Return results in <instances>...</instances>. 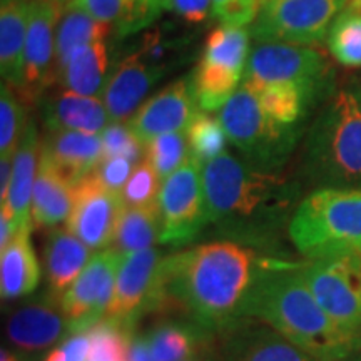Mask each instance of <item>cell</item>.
I'll return each instance as SVG.
<instances>
[{"instance_id":"obj_1","label":"cell","mask_w":361,"mask_h":361,"mask_svg":"<svg viewBox=\"0 0 361 361\" xmlns=\"http://www.w3.org/2000/svg\"><path fill=\"white\" fill-rule=\"evenodd\" d=\"M259 259L236 241H213L164 256L161 306L174 303L204 331H223L239 319Z\"/></svg>"},{"instance_id":"obj_2","label":"cell","mask_w":361,"mask_h":361,"mask_svg":"<svg viewBox=\"0 0 361 361\" xmlns=\"http://www.w3.org/2000/svg\"><path fill=\"white\" fill-rule=\"evenodd\" d=\"M207 224L241 245L273 241L290 226L300 184L223 152L202 168Z\"/></svg>"},{"instance_id":"obj_3","label":"cell","mask_w":361,"mask_h":361,"mask_svg":"<svg viewBox=\"0 0 361 361\" xmlns=\"http://www.w3.org/2000/svg\"><path fill=\"white\" fill-rule=\"evenodd\" d=\"M301 263L261 261L239 319H259L319 361H338L361 350L319 306L300 269Z\"/></svg>"},{"instance_id":"obj_4","label":"cell","mask_w":361,"mask_h":361,"mask_svg":"<svg viewBox=\"0 0 361 361\" xmlns=\"http://www.w3.org/2000/svg\"><path fill=\"white\" fill-rule=\"evenodd\" d=\"M301 176L313 189L361 188V104L338 87L305 134Z\"/></svg>"},{"instance_id":"obj_5","label":"cell","mask_w":361,"mask_h":361,"mask_svg":"<svg viewBox=\"0 0 361 361\" xmlns=\"http://www.w3.org/2000/svg\"><path fill=\"white\" fill-rule=\"evenodd\" d=\"M288 234L306 259L361 255V188L313 189L296 206Z\"/></svg>"},{"instance_id":"obj_6","label":"cell","mask_w":361,"mask_h":361,"mask_svg":"<svg viewBox=\"0 0 361 361\" xmlns=\"http://www.w3.org/2000/svg\"><path fill=\"white\" fill-rule=\"evenodd\" d=\"M219 121L243 159L264 171H281L303 139L271 119L245 84L221 107Z\"/></svg>"},{"instance_id":"obj_7","label":"cell","mask_w":361,"mask_h":361,"mask_svg":"<svg viewBox=\"0 0 361 361\" xmlns=\"http://www.w3.org/2000/svg\"><path fill=\"white\" fill-rule=\"evenodd\" d=\"M251 32L245 27L219 25L207 35L192 72L194 92L201 111H218L241 87L250 57Z\"/></svg>"},{"instance_id":"obj_8","label":"cell","mask_w":361,"mask_h":361,"mask_svg":"<svg viewBox=\"0 0 361 361\" xmlns=\"http://www.w3.org/2000/svg\"><path fill=\"white\" fill-rule=\"evenodd\" d=\"M303 279L319 306L346 335L361 341V255L306 259Z\"/></svg>"},{"instance_id":"obj_9","label":"cell","mask_w":361,"mask_h":361,"mask_svg":"<svg viewBox=\"0 0 361 361\" xmlns=\"http://www.w3.org/2000/svg\"><path fill=\"white\" fill-rule=\"evenodd\" d=\"M348 0H266L251 25L256 42L319 47Z\"/></svg>"},{"instance_id":"obj_10","label":"cell","mask_w":361,"mask_h":361,"mask_svg":"<svg viewBox=\"0 0 361 361\" xmlns=\"http://www.w3.org/2000/svg\"><path fill=\"white\" fill-rule=\"evenodd\" d=\"M200 161L189 156L180 168L162 183L159 192V243L173 247L189 245L207 226L206 196Z\"/></svg>"},{"instance_id":"obj_11","label":"cell","mask_w":361,"mask_h":361,"mask_svg":"<svg viewBox=\"0 0 361 361\" xmlns=\"http://www.w3.org/2000/svg\"><path fill=\"white\" fill-rule=\"evenodd\" d=\"M123 258L124 256L112 247L99 251L61 296V308L67 319L69 336L87 333L106 318Z\"/></svg>"},{"instance_id":"obj_12","label":"cell","mask_w":361,"mask_h":361,"mask_svg":"<svg viewBox=\"0 0 361 361\" xmlns=\"http://www.w3.org/2000/svg\"><path fill=\"white\" fill-rule=\"evenodd\" d=\"M246 80L255 82H336L331 62L316 47L256 42L246 66Z\"/></svg>"},{"instance_id":"obj_13","label":"cell","mask_w":361,"mask_h":361,"mask_svg":"<svg viewBox=\"0 0 361 361\" xmlns=\"http://www.w3.org/2000/svg\"><path fill=\"white\" fill-rule=\"evenodd\" d=\"M162 261L154 247L126 255L104 319L134 328L146 311L159 308Z\"/></svg>"},{"instance_id":"obj_14","label":"cell","mask_w":361,"mask_h":361,"mask_svg":"<svg viewBox=\"0 0 361 361\" xmlns=\"http://www.w3.org/2000/svg\"><path fill=\"white\" fill-rule=\"evenodd\" d=\"M62 12L64 7L56 0H30L24 87L19 94L25 106L39 102L56 82V34Z\"/></svg>"},{"instance_id":"obj_15","label":"cell","mask_w":361,"mask_h":361,"mask_svg":"<svg viewBox=\"0 0 361 361\" xmlns=\"http://www.w3.org/2000/svg\"><path fill=\"white\" fill-rule=\"evenodd\" d=\"M123 196L99 184L92 174L74 188V204L67 229L90 250H106L114 239L116 228L124 211Z\"/></svg>"},{"instance_id":"obj_16","label":"cell","mask_w":361,"mask_h":361,"mask_svg":"<svg viewBox=\"0 0 361 361\" xmlns=\"http://www.w3.org/2000/svg\"><path fill=\"white\" fill-rule=\"evenodd\" d=\"M197 111L201 109L194 92L192 74H189L149 97L128 126L139 141L146 144L161 134L186 133Z\"/></svg>"},{"instance_id":"obj_17","label":"cell","mask_w":361,"mask_h":361,"mask_svg":"<svg viewBox=\"0 0 361 361\" xmlns=\"http://www.w3.org/2000/svg\"><path fill=\"white\" fill-rule=\"evenodd\" d=\"M168 74L139 51H130L117 62L102 92L111 121L123 123L130 119L142 106L151 89Z\"/></svg>"},{"instance_id":"obj_18","label":"cell","mask_w":361,"mask_h":361,"mask_svg":"<svg viewBox=\"0 0 361 361\" xmlns=\"http://www.w3.org/2000/svg\"><path fill=\"white\" fill-rule=\"evenodd\" d=\"M66 333L69 335V328L62 313L61 300L52 295L20 306L7 322L8 341L22 351L49 348Z\"/></svg>"},{"instance_id":"obj_19","label":"cell","mask_w":361,"mask_h":361,"mask_svg":"<svg viewBox=\"0 0 361 361\" xmlns=\"http://www.w3.org/2000/svg\"><path fill=\"white\" fill-rule=\"evenodd\" d=\"M224 343V361H319L266 323H236Z\"/></svg>"},{"instance_id":"obj_20","label":"cell","mask_w":361,"mask_h":361,"mask_svg":"<svg viewBox=\"0 0 361 361\" xmlns=\"http://www.w3.org/2000/svg\"><path fill=\"white\" fill-rule=\"evenodd\" d=\"M47 130H75L99 134L109 126L111 116L99 97L82 96L67 89L45 90L37 102Z\"/></svg>"},{"instance_id":"obj_21","label":"cell","mask_w":361,"mask_h":361,"mask_svg":"<svg viewBox=\"0 0 361 361\" xmlns=\"http://www.w3.org/2000/svg\"><path fill=\"white\" fill-rule=\"evenodd\" d=\"M40 154L47 157L52 168L75 188L104 159L102 139L99 134L49 130L40 141Z\"/></svg>"},{"instance_id":"obj_22","label":"cell","mask_w":361,"mask_h":361,"mask_svg":"<svg viewBox=\"0 0 361 361\" xmlns=\"http://www.w3.org/2000/svg\"><path fill=\"white\" fill-rule=\"evenodd\" d=\"M40 141L37 124L29 119L22 134L19 147L12 162V179L8 186V196L2 202V209L11 216L16 229L32 228V194L39 171Z\"/></svg>"},{"instance_id":"obj_23","label":"cell","mask_w":361,"mask_h":361,"mask_svg":"<svg viewBox=\"0 0 361 361\" xmlns=\"http://www.w3.org/2000/svg\"><path fill=\"white\" fill-rule=\"evenodd\" d=\"M30 0H2L0 8V72L2 82L20 94L24 87L25 37Z\"/></svg>"},{"instance_id":"obj_24","label":"cell","mask_w":361,"mask_h":361,"mask_svg":"<svg viewBox=\"0 0 361 361\" xmlns=\"http://www.w3.org/2000/svg\"><path fill=\"white\" fill-rule=\"evenodd\" d=\"M90 247L69 229L54 228L45 243V274L52 296H62L87 266ZM61 300V298H59Z\"/></svg>"},{"instance_id":"obj_25","label":"cell","mask_w":361,"mask_h":361,"mask_svg":"<svg viewBox=\"0 0 361 361\" xmlns=\"http://www.w3.org/2000/svg\"><path fill=\"white\" fill-rule=\"evenodd\" d=\"M109 80V49L107 40L94 42L78 51L56 71V82L62 89L82 96H102Z\"/></svg>"},{"instance_id":"obj_26","label":"cell","mask_w":361,"mask_h":361,"mask_svg":"<svg viewBox=\"0 0 361 361\" xmlns=\"http://www.w3.org/2000/svg\"><path fill=\"white\" fill-rule=\"evenodd\" d=\"M32 228L19 229L0 256V293L2 300L30 295L40 281L39 261L30 243Z\"/></svg>"},{"instance_id":"obj_27","label":"cell","mask_w":361,"mask_h":361,"mask_svg":"<svg viewBox=\"0 0 361 361\" xmlns=\"http://www.w3.org/2000/svg\"><path fill=\"white\" fill-rule=\"evenodd\" d=\"M74 204V186L52 168L47 157L40 154L39 171L32 194V223L56 228L69 219Z\"/></svg>"},{"instance_id":"obj_28","label":"cell","mask_w":361,"mask_h":361,"mask_svg":"<svg viewBox=\"0 0 361 361\" xmlns=\"http://www.w3.org/2000/svg\"><path fill=\"white\" fill-rule=\"evenodd\" d=\"M112 25L102 24L82 8L69 6L62 12L56 34V71L84 45L109 39Z\"/></svg>"},{"instance_id":"obj_29","label":"cell","mask_w":361,"mask_h":361,"mask_svg":"<svg viewBox=\"0 0 361 361\" xmlns=\"http://www.w3.org/2000/svg\"><path fill=\"white\" fill-rule=\"evenodd\" d=\"M161 211L159 204L147 207H124L116 228L111 246L121 255L147 250L159 241Z\"/></svg>"},{"instance_id":"obj_30","label":"cell","mask_w":361,"mask_h":361,"mask_svg":"<svg viewBox=\"0 0 361 361\" xmlns=\"http://www.w3.org/2000/svg\"><path fill=\"white\" fill-rule=\"evenodd\" d=\"M204 335V329L191 322H164L152 328L146 340L156 361H186L197 353Z\"/></svg>"},{"instance_id":"obj_31","label":"cell","mask_w":361,"mask_h":361,"mask_svg":"<svg viewBox=\"0 0 361 361\" xmlns=\"http://www.w3.org/2000/svg\"><path fill=\"white\" fill-rule=\"evenodd\" d=\"M329 56L335 62L348 67H361V8L348 6L338 13L328 30L326 44Z\"/></svg>"},{"instance_id":"obj_32","label":"cell","mask_w":361,"mask_h":361,"mask_svg":"<svg viewBox=\"0 0 361 361\" xmlns=\"http://www.w3.org/2000/svg\"><path fill=\"white\" fill-rule=\"evenodd\" d=\"M186 134L191 157L202 166L226 152V144L229 141L219 117L211 116L206 111H197Z\"/></svg>"},{"instance_id":"obj_33","label":"cell","mask_w":361,"mask_h":361,"mask_svg":"<svg viewBox=\"0 0 361 361\" xmlns=\"http://www.w3.org/2000/svg\"><path fill=\"white\" fill-rule=\"evenodd\" d=\"M27 119L25 102L17 96L16 89L2 82L0 85V159H13Z\"/></svg>"},{"instance_id":"obj_34","label":"cell","mask_w":361,"mask_h":361,"mask_svg":"<svg viewBox=\"0 0 361 361\" xmlns=\"http://www.w3.org/2000/svg\"><path fill=\"white\" fill-rule=\"evenodd\" d=\"M133 329L126 324L102 319L87 331L90 350L87 361H128Z\"/></svg>"},{"instance_id":"obj_35","label":"cell","mask_w":361,"mask_h":361,"mask_svg":"<svg viewBox=\"0 0 361 361\" xmlns=\"http://www.w3.org/2000/svg\"><path fill=\"white\" fill-rule=\"evenodd\" d=\"M191 156L186 133L161 134L144 144V159L154 168L164 183Z\"/></svg>"},{"instance_id":"obj_36","label":"cell","mask_w":361,"mask_h":361,"mask_svg":"<svg viewBox=\"0 0 361 361\" xmlns=\"http://www.w3.org/2000/svg\"><path fill=\"white\" fill-rule=\"evenodd\" d=\"M162 180L149 162L144 159L135 166L121 192L126 207H147L159 204Z\"/></svg>"},{"instance_id":"obj_37","label":"cell","mask_w":361,"mask_h":361,"mask_svg":"<svg viewBox=\"0 0 361 361\" xmlns=\"http://www.w3.org/2000/svg\"><path fill=\"white\" fill-rule=\"evenodd\" d=\"M164 12L162 0H124L119 19L114 24L117 39H126L154 25Z\"/></svg>"},{"instance_id":"obj_38","label":"cell","mask_w":361,"mask_h":361,"mask_svg":"<svg viewBox=\"0 0 361 361\" xmlns=\"http://www.w3.org/2000/svg\"><path fill=\"white\" fill-rule=\"evenodd\" d=\"M104 157H126L139 164L144 156V144L128 124H109L101 133Z\"/></svg>"},{"instance_id":"obj_39","label":"cell","mask_w":361,"mask_h":361,"mask_svg":"<svg viewBox=\"0 0 361 361\" xmlns=\"http://www.w3.org/2000/svg\"><path fill=\"white\" fill-rule=\"evenodd\" d=\"M261 0H224L213 7V16L221 25L245 27L255 24Z\"/></svg>"},{"instance_id":"obj_40","label":"cell","mask_w":361,"mask_h":361,"mask_svg":"<svg viewBox=\"0 0 361 361\" xmlns=\"http://www.w3.org/2000/svg\"><path fill=\"white\" fill-rule=\"evenodd\" d=\"M135 166L137 164L126 159V157H104L92 176L106 189L121 194Z\"/></svg>"},{"instance_id":"obj_41","label":"cell","mask_w":361,"mask_h":361,"mask_svg":"<svg viewBox=\"0 0 361 361\" xmlns=\"http://www.w3.org/2000/svg\"><path fill=\"white\" fill-rule=\"evenodd\" d=\"M168 11L188 24H201L213 12V0H162Z\"/></svg>"},{"instance_id":"obj_42","label":"cell","mask_w":361,"mask_h":361,"mask_svg":"<svg viewBox=\"0 0 361 361\" xmlns=\"http://www.w3.org/2000/svg\"><path fill=\"white\" fill-rule=\"evenodd\" d=\"M90 340L87 333L71 335L62 341L61 346L54 348L45 361H87Z\"/></svg>"},{"instance_id":"obj_43","label":"cell","mask_w":361,"mask_h":361,"mask_svg":"<svg viewBox=\"0 0 361 361\" xmlns=\"http://www.w3.org/2000/svg\"><path fill=\"white\" fill-rule=\"evenodd\" d=\"M123 2L124 0H75L72 6L82 8L90 17L102 22V24H109L114 29L116 20L119 19L121 8H123Z\"/></svg>"},{"instance_id":"obj_44","label":"cell","mask_w":361,"mask_h":361,"mask_svg":"<svg viewBox=\"0 0 361 361\" xmlns=\"http://www.w3.org/2000/svg\"><path fill=\"white\" fill-rule=\"evenodd\" d=\"M128 361H156L149 350L146 336H133Z\"/></svg>"},{"instance_id":"obj_45","label":"cell","mask_w":361,"mask_h":361,"mask_svg":"<svg viewBox=\"0 0 361 361\" xmlns=\"http://www.w3.org/2000/svg\"><path fill=\"white\" fill-rule=\"evenodd\" d=\"M12 162L13 159H0V204L6 202L8 196V186L12 179Z\"/></svg>"},{"instance_id":"obj_46","label":"cell","mask_w":361,"mask_h":361,"mask_svg":"<svg viewBox=\"0 0 361 361\" xmlns=\"http://www.w3.org/2000/svg\"><path fill=\"white\" fill-rule=\"evenodd\" d=\"M350 85H351V87H353L356 97H358V101H360V104H361V75H360L358 79H355L353 82H351Z\"/></svg>"},{"instance_id":"obj_47","label":"cell","mask_w":361,"mask_h":361,"mask_svg":"<svg viewBox=\"0 0 361 361\" xmlns=\"http://www.w3.org/2000/svg\"><path fill=\"white\" fill-rule=\"evenodd\" d=\"M0 361H19V358H17V356L13 355L11 350L4 348L2 350V360H0Z\"/></svg>"},{"instance_id":"obj_48","label":"cell","mask_w":361,"mask_h":361,"mask_svg":"<svg viewBox=\"0 0 361 361\" xmlns=\"http://www.w3.org/2000/svg\"><path fill=\"white\" fill-rule=\"evenodd\" d=\"M338 361H361V350L355 351V353H351V355L346 356V358L338 360Z\"/></svg>"},{"instance_id":"obj_49","label":"cell","mask_w":361,"mask_h":361,"mask_svg":"<svg viewBox=\"0 0 361 361\" xmlns=\"http://www.w3.org/2000/svg\"><path fill=\"white\" fill-rule=\"evenodd\" d=\"M57 2H59V4H61V6H62V7H64V8H66V7H69V6H72V4H74V2H75V0H57Z\"/></svg>"},{"instance_id":"obj_50","label":"cell","mask_w":361,"mask_h":361,"mask_svg":"<svg viewBox=\"0 0 361 361\" xmlns=\"http://www.w3.org/2000/svg\"><path fill=\"white\" fill-rule=\"evenodd\" d=\"M224 0H213V7H216V6H219V4H223Z\"/></svg>"},{"instance_id":"obj_51","label":"cell","mask_w":361,"mask_h":361,"mask_svg":"<svg viewBox=\"0 0 361 361\" xmlns=\"http://www.w3.org/2000/svg\"><path fill=\"white\" fill-rule=\"evenodd\" d=\"M263 2H266V0H261V4H263Z\"/></svg>"},{"instance_id":"obj_52","label":"cell","mask_w":361,"mask_h":361,"mask_svg":"<svg viewBox=\"0 0 361 361\" xmlns=\"http://www.w3.org/2000/svg\"><path fill=\"white\" fill-rule=\"evenodd\" d=\"M186 361H194V360H186Z\"/></svg>"},{"instance_id":"obj_53","label":"cell","mask_w":361,"mask_h":361,"mask_svg":"<svg viewBox=\"0 0 361 361\" xmlns=\"http://www.w3.org/2000/svg\"><path fill=\"white\" fill-rule=\"evenodd\" d=\"M56 2H57V0H56Z\"/></svg>"}]
</instances>
